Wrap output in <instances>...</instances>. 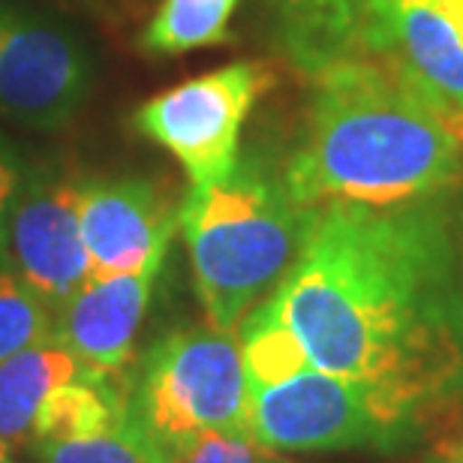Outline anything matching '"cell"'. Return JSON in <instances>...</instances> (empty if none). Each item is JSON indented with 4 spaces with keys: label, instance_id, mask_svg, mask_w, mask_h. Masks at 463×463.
<instances>
[{
    "label": "cell",
    "instance_id": "1",
    "mask_svg": "<svg viewBox=\"0 0 463 463\" xmlns=\"http://www.w3.org/2000/svg\"><path fill=\"white\" fill-rule=\"evenodd\" d=\"M271 310L310 367L358 379L424 412L463 385V271L433 202L307 208Z\"/></svg>",
    "mask_w": 463,
    "mask_h": 463
},
{
    "label": "cell",
    "instance_id": "2",
    "mask_svg": "<svg viewBox=\"0 0 463 463\" xmlns=\"http://www.w3.org/2000/svg\"><path fill=\"white\" fill-rule=\"evenodd\" d=\"M307 133L283 172L301 208L326 202L406 205L455 184L463 120L373 58L313 72Z\"/></svg>",
    "mask_w": 463,
    "mask_h": 463
},
{
    "label": "cell",
    "instance_id": "3",
    "mask_svg": "<svg viewBox=\"0 0 463 463\" xmlns=\"http://www.w3.org/2000/svg\"><path fill=\"white\" fill-rule=\"evenodd\" d=\"M307 208L265 163H235L223 181L190 190L178 226L190 250L193 280L208 326L235 335L274 292L298 256Z\"/></svg>",
    "mask_w": 463,
    "mask_h": 463
},
{
    "label": "cell",
    "instance_id": "4",
    "mask_svg": "<svg viewBox=\"0 0 463 463\" xmlns=\"http://www.w3.org/2000/svg\"><path fill=\"white\" fill-rule=\"evenodd\" d=\"M247 401L238 337L211 326L165 335L129 388V410L175 458L205 430L247 433Z\"/></svg>",
    "mask_w": 463,
    "mask_h": 463
},
{
    "label": "cell",
    "instance_id": "5",
    "mask_svg": "<svg viewBox=\"0 0 463 463\" xmlns=\"http://www.w3.org/2000/svg\"><path fill=\"white\" fill-rule=\"evenodd\" d=\"M419 410L358 379L307 367L277 385L250 388L247 437L265 451L397 449Z\"/></svg>",
    "mask_w": 463,
    "mask_h": 463
},
{
    "label": "cell",
    "instance_id": "6",
    "mask_svg": "<svg viewBox=\"0 0 463 463\" xmlns=\"http://www.w3.org/2000/svg\"><path fill=\"white\" fill-rule=\"evenodd\" d=\"M268 85L262 63L235 61L147 99L133 124L184 165L190 190H205L235 169L241 127Z\"/></svg>",
    "mask_w": 463,
    "mask_h": 463
},
{
    "label": "cell",
    "instance_id": "7",
    "mask_svg": "<svg viewBox=\"0 0 463 463\" xmlns=\"http://www.w3.org/2000/svg\"><path fill=\"white\" fill-rule=\"evenodd\" d=\"M79 199V181H22L0 226V262L22 277L54 313L90 280Z\"/></svg>",
    "mask_w": 463,
    "mask_h": 463
},
{
    "label": "cell",
    "instance_id": "8",
    "mask_svg": "<svg viewBox=\"0 0 463 463\" xmlns=\"http://www.w3.org/2000/svg\"><path fill=\"white\" fill-rule=\"evenodd\" d=\"M88 58L58 27L0 6V115L61 127L88 94Z\"/></svg>",
    "mask_w": 463,
    "mask_h": 463
},
{
    "label": "cell",
    "instance_id": "9",
    "mask_svg": "<svg viewBox=\"0 0 463 463\" xmlns=\"http://www.w3.org/2000/svg\"><path fill=\"white\" fill-rule=\"evenodd\" d=\"M355 58H373L463 120V40L421 0H361Z\"/></svg>",
    "mask_w": 463,
    "mask_h": 463
},
{
    "label": "cell",
    "instance_id": "10",
    "mask_svg": "<svg viewBox=\"0 0 463 463\" xmlns=\"http://www.w3.org/2000/svg\"><path fill=\"white\" fill-rule=\"evenodd\" d=\"M79 220L90 277H115L163 265L178 211L154 184L109 178L81 184Z\"/></svg>",
    "mask_w": 463,
    "mask_h": 463
},
{
    "label": "cell",
    "instance_id": "11",
    "mask_svg": "<svg viewBox=\"0 0 463 463\" xmlns=\"http://www.w3.org/2000/svg\"><path fill=\"white\" fill-rule=\"evenodd\" d=\"M160 268L136 274L90 277L54 317V337L67 346L81 370L120 376L133 361L138 328L151 304Z\"/></svg>",
    "mask_w": 463,
    "mask_h": 463
},
{
    "label": "cell",
    "instance_id": "12",
    "mask_svg": "<svg viewBox=\"0 0 463 463\" xmlns=\"http://www.w3.org/2000/svg\"><path fill=\"white\" fill-rule=\"evenodd\" d=\"M79 373L76 355L54 335L0 361V442L9 449L27 446L43 401Z\"/></svg>",
    "mask_w": 463,
    "mask_h": 463
},
{
    "label": "cell",
    "instance_id": "13",
    "mask_svg": "<svg viewBox=\"0 0 463 463\" xmlns=\"http://www.w3.org/2000/svg\"><path fill=\"white\" fill-rule=\"evenodd\" d=\"M129 412V388L120 376H103L81 370L45 397L33 419L31 446L67 442L109 430Z\"/></svg>",
    "mask_w": 463,
    "mask_h": 463
},
{
    "label": "cell",
    "instance_id": "14",
    "mask_svg": "<svg viewBox=\"0 0 463 463\" xmlns=\"http://www.w3.org/2000/svg\"><path fill=\"white\" fill-rule=\"evenodd\" d=\"M235 6L238 0H163L142 33V49L147 54H184L223 43Z\"/></svg>",
    "mask_w": 463,
    "mask_h": 463
},
{
    "label": "cell",
    "instance_id": "15",
    "mask_svg": "<svg viewBox=\"0 0 463 463\" xmlns=\"http://www.w3.org/2000/svg\"><path fill=\"white\" fill-rule=\"evenodd\" d=\"M238 346L250 388H265L310 367L298 337L283 326L271 304L262 301L238 326Z\"/></svg>",
    "mask_w": 463,
    "mask_h": 463
},
{
    "label": "cell",
    "instance_id": "16",
    "mask_svg": "<svg viewBox=\"0 0 463 463\" xmlns=\"http://www.w3.org/2000/svg\"><path fill=\"white\" fill-rule=\"evenodd\" d=\"M43 463H178V458L136 419L133 410L103 433L33 446Z\"/></svg>",
    "mask_w": 463,
    "mask_h": 463
},
{
    "label": "cell",
    "instance_id": "17",
    "mask_svg": "<svg viewBox=\"0 0 463 463\" xmlns=\"http://www.w3.org/2000/svg\"><path fill=\"white\" fill-rule=\"evenodd\" d=\"M54 313L22 277L0 268V361L54 335Z\"/></svg>",
    "mask_w": 463,
    "mask_h": 463
},
{
    "label": "cell",
    "instance_id": "18",
    "mask_svg": "<svg viewBox=\"0 0 463 463\" xmlns=\"http://www.w3.org/2000/svg\"><path fill=\"white\" fill-rule=\"evenodd\" d=\"M265 458V449L235 430H205L178 451V463H262Z\"/></svg>",
    "mask_w": 463,
    "mask_h": 463
},
{
    "label": "cell",
    "instance_id": "19",
    "mask_svg": "<svg viewBox=\"0 0 463 463\" xmlns=\"http://www.w3.org/2000/svg\"><path fill=\"white\" fill-rule=\"evenodd\" d=\"M22 160L13 147L6 145V138H0V226H4V217L9 205H13L18 187H22Z\"/></svg>",
    "mask_w": 463,
    "mask_h": 463
},
{
    "label": "cell",
    "instance_id": "20",
    "mask_svg": "<svg viewBox=\"0 0 463 463\" xmlns=\"http://www.w3.org/2000/svg\"><path fill=\"white\" fill-rule=\"evenodd\" d=\"M463 40V0H421Z\"/></svg>",
    "mask_w": 463,
    "mask_h": 463
},
{
    "label": "cell",
    "instance_id": "21",
    "mask_svg": "<svg viewBox=\"0 0 463 463\" xmlns=\"http://www.w3.org/2000/svg\"><path fill=\"white\" fill-rule=\"evenodd\" d=\"M0 463H9V446L0 442Z\"/></svg>",
    "mask_w": 463,
    "mask_h": 463
},
{
    "label": "cell",
    "instance_id": "22",
    "mask_svg": "<svg viewBox=\"0 0 463 463\" xmlns=\"http://www.w3.org/2000/svg\"><path fill=\"white\" fill-rule=\"evenodd\" d=\"M262 463H292V460H283V458H265Z\"/></svg>",
    "mask_w": 463,
    "mask_h": 463
},
{
    "label": "cell",
    "instance_id": "23",
    "mask_svg": "<svg viewBox=\"0 0 463 463\" xmlns=\"http://www.w3.org/2000/svg\"><path fill=\"white\" fill-rule=\"evenodd\" d=\"M283 4H286V0H280V6H283Z\"/></svg>",
    "mask_w": 463,
    "mask_h": 463
}]
</instances>
